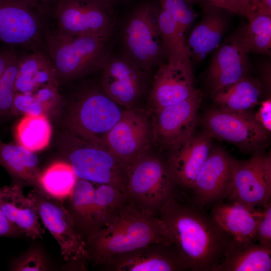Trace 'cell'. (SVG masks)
I'll use <instances>...</instances> for the list:
<instances>
[{
    "instance_id": "cb8c5ba5",
    "label": "cell",
    "mask_w": 271,
    "mask_h": 271,
    "mask_svg": "<svg viewBox=\"0 0 271 271\" xmlns=\"http://www.w3.org/2000/svg\"><path fill=\"white\" fill-rule=\"evenodd\" d=\"M262 212L238 202L222 201L212 205L210 214L233 241L246 242L256 241V227Z\"/></svg>"
},
{
    "instance_id": "f546056e",
    "label": "cell",
    "mask_w": 271,
    "mask_h": 271,
    "mask_svg": "<svg viewBox=\"0 0 271 271\" xmlns=\"http://www.w3.org/2000/svg\"><path fill=\"white\" fill-rule=\"evenodd\" d=\"M15 129L18 145L33 152L41 151L49 144L52 127L46 114H25Z\"/></svg>"
},
{
    "instance_id": "7a4b0ae2",
    "label": "cell",
    "mask_w": 271,
    "mask_h": 271,
    "mask_svg": "<svg viewBox=\"0 0 271 271\" xmlns=\"http://www.w3.org/2000/svg\"><path fill=\"white\" fill-rule=\"evenodd\" d=\"M154 243L170 244L164 222L129 202L110 224L90 232L86 244L88 258L102 265L114 256Z\"/></svg>"
},
{
    "instance_id": "d6a6232c",
    "label": "cell",
    "mask_w": 271,
    "mask_h": 271,
    "mask_svg": "<svg viewBox=\"0 0 271 271\" xmlns=\"http://www.w3.org/2000/svg\"><path fill=\"white\" fill-rule=\"evenodd\" d=\"M89 181L77 179L70 197L73 210L86 226L93 230V207L95 187Z\"/></svg>"
},
{
    "instance_id": "ffe728a7",
    "label": "cell",
    "mask_w": 271,
    "mask_h": 271,
    "mask_svg": "<svg viewBox=\"0 0 271 271\" xmlns=\"http://www.w3.org/2000/svg\"><path fill=\"white\" fill-rule=\"evenodd\" d=\"M197 91L190 61L163 62L155 76L149 99L155 111L182 101Z\"/></svg>"
},
{
    "instance_id": "ba28073f",
    "label": "cell",
    "mask_w": 271,
    "mask_h": 271,
    "mask_svg": "<svg viewBox=\"0 0 271 271\" xmlns=\"http://www.w3.org/2000/svg\"><path fill=\"white\" fill-rule=\"evenodd\" d=\"M158 4H141L125 20L120 30L121 51L138 67L151 72L165 58L158 27Z\"/></svg>"
},
{
    "instance_id": "5b68a950",
    "label": "cell",
    "mask_w": 271,
    "mask_h": 271,
    "mask_svg": "<svg viewBox=\"0 0 271 271\" xmlns=\"http://www.w3.org/2000/svg\"><path fill=\"white\" fill-rule=\"evenodd\" d=\"M61 148L78 179L114 186L126 193L128 164L107 149L66 133Z\"/></svg>"
},
{
    "instance_id": "83f0119b",
    "label": "cell",
    "mask_w": 271,
    "mask_h": 271,
    "mask_svg": "<svg viewBox=\"0 0 271 271\" xmlns=\"http://www.w3.org/2000/svg\"><path fill=\"white\" fill-rule=\"evenodd\" d=\"M259 82L246 77L229 87L213 94L220 109L233 112H247L259 102Z\"/></svg>"
},
{
    "instance_id": "3957f363",
    "label": "cell",
    "mask_w": 271,
    "mask_h": 271,
    "mask_svg": "<svg viewBox=\"0 0 271 271\" xmlns=\"http://www.w3.org/2000/svg\"><path fill=\"white\" fill-rule=\"evenodd\" d=\"M112 37H72L49 30L45 49L58 81L66 82L101 70L113 54Z\"/></svg>"
},
{
    "instance_id": "9c48e42d",
    "label": "cell",
    "mask_w": 271,
    "mask_h": 271,
    "mask_svg": "<svg viewBox=\"0 0 271 271\" xmlns=\"http://www.w3.org/2000/svg\"><path fill=\"white\" fill-rule=\"evenodd\" d=\"M75 95L68 119L71 132L106 148L105 138L123 111L103 92L100 85L86 87Z\"/></svg>"
},
{
    "instance_id": "9a60e30c",
    "label": "cell",
    "mask_w": 271,
    "mask_h": 271,
    "mask_svg": "<svg viewBox=\"0 0 271 271\" xmlns=\"http://www.w3.org/2000/svg\"><path fill=\"white\" fill-rule=\"evenodd\" d=\"M100 86L120 105L130 106L144 93L151 72L138 67L121 51L113 53L101 70Z\"/></svg>"
},
{
    "instance_id": "1f68e13d",
    "label": "cell",
    "mask_w": 271,
    "mask_h": 271,
    "mask_svg": "<svg viewBox=\"0 0 271 271\" xmlns=\"http://www.w3.org/2000/svg\"><path fill=\"white\" fill-rule=\"evenodd\" d=\"M239 31L250 52L270 54L271 15L255 12Z\"/></svg>"
},
{
    "instance_id": "4dcf8cb0",
    "label": "cell",
    "mask_w": 271,
    "mask_h": 271,
    "mask_svg": "<svg viewBox=\"0 0 271 271\" xmlns=\"http://www.w3.org/2000/svg\"><path fill=\"white\" fill-rule=\"evenodd\" d=\"M77 179L69 163L56 162L41 173L40 190L61 201L70 198Z\"/></svg>"
},
{
    "instance_id": "44dd1931",
    "label": "cell",
    "mask_w": 271,
    "mask_h": 271,
    "mask_svg": "<svg viewBox=\"0 0 271 271\" xmlns=\"http://www.w3.org/2000/svg\"><path fill=\"white\" fill-rule=\"evenodd\" d=\"M102 265L118 271H181L188 269L171 244L154 243L114 256Z\"/></svg>"
},
{
    "instance_id": "603a6c76",
    "label": "cell",
    "mask_w": 271,
    "mask_h": 271,
    "mask_svg": "<svg viewBox=\"0 0 271 271\" xmlns=\"http://www.w3.org/2000/svg\"><path fill=\"white\" fill-rule=\"evenodd\" d=\"M0 207L7 219L20 232L33 239L42 237L44 231L36 207L32 199L24 195L20 185L0 188Z\"/></svg>"
},
{
    "instance_id": "836d02e7",
    "label": "cell",
    "mask_w": 271,
    "mask_h": 271,
    "mask_svg": "<svg viewBox=\"0 0 271 271\" xmlns=\"http://www.w3.org/2000/svg\"><path fill=\"white\" fill-rule=\"evenodd\" d=\"M20 54L0 79V114L11 111L15 95V82L17 75Z\"/></svg>"
},
{
    "instance_id": "8992f818",
    "label": "cell",
    "mask_w": 271,
    "mask_h": 271,
    "mask_svg": "<svg viewBox=\"0 0 271 271\" xmlns=\"http://www.w3.org/2000/svg\"><path fill=\"white\" fill-rule=\"evenodd\" d=\"M50 30L72 37L112 36L115 16L107 0H55Z\"/></svg>"
},
{
    "instance_id": "7402d4cb",
    "label": "cell",
    "mask_w": 271,
    "mask_h": 271,
    "mask_svg": "<svg viewBox=\"0 0 271 271\" xmlns=\"http://www.w3.org/2000/svg\"><path fill=\"white\" fill-rule=\"evenodd\" d=\"M225 11L204 4L202 18L186 40L191 63L202 60L219 47L228 25Z\"/></svg>"
},
{
    "instance_id": "6da1fadb",
    "label": "cell",
    "mask_w": 271,
    "mask_h": 271,
    "mask_svg": "<svg viewBox=\"0 0 271 271\" xmlns=\"http://www.w3.org/2000/svg\"><path fill=\"white\" fill-rule=\"evenodd\" d=\"M200 207L180 196L160 208L170 244L192 271H213L230 250L233 238Z\"/></svg>"
},
{
    "instance_id": "d590c367",
    "label": "cell",
    "mask_w": 271,
    "mask_h": 271,
    "mask_svg": "<svg viewBox=\"0 0 271 271\" xmlns=\"http://www.w3.org/2000/svg\"><path fill=\"white\" fill-rule=\"evenodd\" d=\"M13 270L18 271H40L46 270V263L42 254L32 250L25 254L12 265Z\"/></svg>"
},
{
    "instance_id": "4316f807",
    "label": "cell",
    "mask_w": 271,
    "mask_h": 271,
    "mask_svg": "<svg viewBox=\"0 0 271 271\" xmlns=\"http://www.w3.org/2000/svg\"><path fill=\"white\" fill-rule=\"evenodd\" d=\"M0 164L15 179L40 190L42 172L34 152L18 145L5 143L0 139Z\"/></svg>"
},
{
    "instance_id": "7bdbcfd3",
    "label": "cell",
    "mask_w": 271,
    "mask_h": 271,
    "mask_svg": "<svg viewBox=\"0 0 271 271\" xmlns=\"http://www.w3.org/2000/svg\"><path fill=\"white\" fill-rule=\"evenodd\" d=\"M47 10L50 14L55 0H27Z\"/></svg>"
},
{
    "instance_id": "f6af8a7d",
    "label": "cell",
    "mask_w": 271,
    "mask_h": 271,
    "mask_svg": "<svg viewBox=\"0 0 271 271\" xmlns=\"http://www.w3.org/2000/svg\"><path fill=\"white\" fill-rule=\"evenodd\" d=\"M107 1H108L109 2L111 3L112 2L114 1H116V0H107Z\"/></svg>"
},
{
    "instance_id": "ee69618b",
    "label": "cell",
    "mask_w": 271,
    "mask_h": 271,
    "mask_svg": "<svg viewBox=\"0 0 271 271\" xmlns=\"http://www.w3.org/2000/svg\"><path fill=\"white\" fill-rule=\"evenodd\" d=\"M253 2H254L255 7L256 8H256H257V6L259 0H253Z\"/></svg>"
},
{
    "instance_id": "e575fe53",
    "label": "cell",
    "mask_w": 271,
    "mask_h": 271,
    "mask_svg": "<svg viewBox=\"0 0 271 271\" xmlns=\"http://www.w3.org/2000/svg\"><path fill=\"white\" fill-rule=\"evenodd\" d=\"M262 209L256 230V241L271 248V203L269 202Z\"/></svg>"
},
{
    "instance_id": "f35d334b",
    "label": "cell",
    "mask_w": 271,
    "mask_h": 271,
    "mask_svg": "<svg viewBox=\"0 0 271 271\" xmlns=\"http://www.w3.org/2000/svg\"><path fill=\"white\" fill-rule=\"evenodd\" d=\"M256 119L267 131L271 130V100L261 102L259 110L255 116Z\"/></svg>"
},
{
    "instance_id": "277c9868",
    "label": "cell",
    "mask_w": 271,
    "mask_h": 271,
    "mask_svg": "<svg viewBox=\"0 0 271 271\" xmlns=\"http://www.w3.org/2000/svg\"><path fill=\"white\" fill-rule=\"evenodd\" d=\"M49 13L27 0H0V44L20 53L46 52Z\"/></svg>"
},
{
    "instance_id": "7c38bea8",
    "label": "cell",
    "mask_w": 271,
    "mask_h": 271,
    "mask_svg": "<svg viewBox=\"0 0 271 271\" xmlns=\"http://www.w3.org/2000/svg\"><path fill=\"white\" fill-rule=\"evenodd\" d=\"M203 124L210 137L232 144L246 153L258 150L267 140V131L247 111L212 110L205 114Z\"/></svg>"
},
{
    "instance_id": "ac0fdd59",
    "label": "cell",
    "mask_w": 271,
    "mask_h": 271,
    "mask_svg": "<svg viewBox=\"0 0 271 271\" xmlns=\"http://www.w3.org/2000/svg\"><path fill=\"white\" fill-rule=\"evenodd\" d=\"M202 96L197 90L182 101L155 110L152 127L154 139L170 147L193 134Z\"/></svg>"
},
{
    "instance_id": "d6986e66",
    "label": "cell",
    "mask_w": 271,
    "mask_h": 271,
    "mask_svg": "<svg viewBox=\"0 0 271 271\" xmlns=\"http://www.w3.org/2000/svg\"><path fill=\"white\" fill-rule=\"evenodd\" d=\"M216 49L208 71L212 94L247 77L249 64L250 51L239 30Z\"/></svg>"
},
{
    "instance_id": "f1b7e54d",
    "label": "cell",
    "mask_w": 271,
    "mask_h": 271,
    "mask_svg": "<svg viewBox=\"0 0 271 271\" xmlns=\"http://www.w3.org/2000/svg\"><path fill=\"white\" fill-rule=\"evenodd\" d=\"M96 185L93 207L92 231L110 224L130 202L126 194L117 188L107 184Z\"/></svg>"
},
{
    "instance_id": "60d3db41",
    "label": "cell",
    "mask_w": 271,
    "mask_h": 271,
    "mask_svg": "<svg viewBox=\"0 0 271 271\" xmlns=\"http://www.w3.org/2000/svg\"><path fill=\"white\" fill-rule=\"evenodd\" d=\"M249 15V19L256 12L253 0H236Z\"/></svg>"
},
{
    "instance_id": "2e32d148",
    "label": "cell",
    "mask_w": 271,
    "mask_h": 271,
    "mask_svg": "<svg viewBox=\"0 0 271 271\" xmlns=\"http://www.w3.org/2000/svg\"><path fill=\"white\" fill-rule=\"evenodd\" d=\"M153 136L147 116L143 112L129 109L107 134L105 148L116 157L130 163L147 152Z\"/></svg>"
},
{
    "instance_id": "52a82bcc",
    "label": "cell",
    "mask_w": 271,
    "mask_h": 271,
    "mask_svg": "<svg viewBox=\"0 0 271 271\" xmlns=\"http://www.w3.org/2000/svg\"><path fill=\"white\" fill-rule=\"evenodd\" d=\"M126 194L136 207L154 214L170 198L179 195L166 163L147 152L128 164Z\"/></svg>"
},
{
    "instance_id": "8fae6325",
    "label": "cell",
    "mask_w": 271,
    "mask_h": 271,
    "mask_svg": "<svg viewBox=\"0 0 271 271\" xmlns=\"http://www.w3.org/2000/svg\"><path fill=\"white\" fill-rule=\"evenodd\" d=\"M271 197V157L256 153L246 160L233 159L227 201L250 208L264 207Z\"/></svg>"
},
{
    "instance_id": "5bb4252c",
    "label": "cell",
    "mask_w": 271,
    "mask_h": 271,
    "mask_svg": "<svg viewBox=\"0 0 271 271\" xmlns=\"http://www.w3.org/2000/svg\"><path fill=\"white\" fill-rule=\"evenodd\" d=\"M166 163L179 195L188 199L192 187L211 151L210 137L192 134L170 147Z\"/></svg>"
},
{
    "instance_id": "b9f144b4",
    "label": "cell",
    "mask_w": 271,
    "mask_h": 271,
    "mask_svg": "<svg viewBox=\"0 0 271 271\" xmlns=\"http://www.w3.org/2000/svg\"><path fill=\"white\" fill-rule=\"evenodd\" d=\"M256 12L271 15V0H259Z\"/></svg>"
},
{
    "instance_id": "d4e9b609",
    "label": "cell",
    "mask_w": 271,
    "mask_h": 271,
    "mask_svg": "<svg viewBox=\"0 0 271 271\" xmlns=\"http://www.w3.org/2000/svg\"><path fill=\"white\" fill-rule=\"evenodd\" d=\"M56 83H59L55 68L46 52L20 54L15 93L32 95L44 87Z\"/></svg>"
},
{
    "instance_id": "e0dca14e",
    "label": "cell",
    "mask_w": 271,
    "mask_h": 271,
    "mask_svg": "<svg viewBox=\"0 0 271 271\" xmlns=\"http://www.w3.org/2000/svg\"><path fill=\"white\" fill-rule=\"evenodd\" d=\"M233 161L221 149L211 150L187 199L203 208L227 199L231 192Z\"/></svg>"
},
{
    "instance_id": "484cf974",
    "label": "cell",
    "mask_w": 271,
    "mask_h": 271,
    "mask_svg": "<svg viewBox=\"0 0 271 271\" xmlns=\"http://www.w3.org/2000/svg\"><path fill=\"white\" fill-rule=\"evenodd\" d=\"M271 248L255 242L233 241L230 250L213 271H270Z\"/></svg>"
},
{
    "instance_id": "4fadbf2b",
    "label": "cell",
    "mask_w": 271,
    "mask_h": 271,
    "mask_svg": "<svg viewBox=\"0 0 271 271\" xmlns=\"http://www.w3.org/2000/svg\"><path fill=\"white\" fill-rule=\"evenodd\" d=\"M195 1L159 0L158 27L167 62L190 61L186 37L198 16Z\"/></svg>"
},
{
    "instance_id": "ab89813d",
    "label": "cell",
    "mask_w": 271,
    "mask_h": 271,
    "mask_svg": "<svg viewBox=\"0 0 271 271\" xmlns=\"http://www.w3.org/2000/svg\"><path fill=\"white\" fill-rule=\"evenodd\" d=\"M19 231L18 229L7 219L0 207V237L13 236Z\"/></svg>"
},
{
    "instance_id": "74e56055",
    "label": "cell",
    "mask_w": 271,
    "mask_h": 271,
    "mask_svg": "<svg viewBox=\"0 0 271 271\" xmlns=\"http://www.w3.org/2000/svg\"><path fill=\"white\" fill-rule=\"evenodd\" d=\"M19 54L15 49L0 44V79Z\"/></svg>"
},
{
    "instance_id": "8d00e7d4",
    "label": "cell",
    "mask_w": 271,
    "mask_h": 271,
    "mask_svg": "<svg viewBox=\"0 0 271 271\" xmlns=\"http://www.w3.org/2000/svg\"><path fill=\"white\" fill-rule=\"evenodd\" d=\"M204 4L213 6L229 12L249 18V15L236 0H200Z\"/></svg>"
},
{
    "instance_id": "30bf717a",
    "label": "cell",
    "mask_w": 271,
    "mask_h": 271,
    "mask_svg": "<svg viewBox=\"0 0 271 271\" xmlns=\"http://www.w3.org/2000/svg\"><path fill=\"white\" fill-rule=\"evenodd\" d=\"M28 196L34 202L42 222L57 242L64 259L76 262L88 258L86 244L60 201L37 188Z\"/></svg>"
}]
</instances>
